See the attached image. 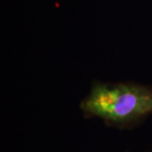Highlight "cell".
I'll return each instance as SVG.
<instances>
[{
    "instance_id": "cell-1",
    "label": "cell",
    "mask_w": 152,
    "mask_h": 152,
    "mask_svg": "<svg viewBox=\"0 0 152 152\" xmlns=\"http://www.w3.org/2000/svg\"><path fill=\"white\" fill-rule=\"evenodd\" d=\"M80 108L86 118H99L120 129H133L152 114V86L96 80Z\"/></svg>"
}]
</instances>
